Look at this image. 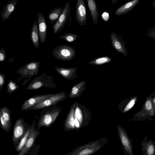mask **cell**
I'll return each mask as SVG.
<instances>
[{
	"instance_id": "cell-11",
	"label": "cell",
	"mask_w": 155,
	"mask_h": 155,
	"mask_svg": "<svg viewBox=\"0 0 155 155\" xmlns=\"http://www.w3.org/2000/svg\"><path fill=\"white\" fill-rule=\"evenodd\" d=\"M110 39L113 48L118 52L127 57V50L124 38L121 36L112 31L110 34Z\"/></svg>"
},
{
	"instance_id": "cell-22",
	"label": "cell",
	"mask_w": 155,
	"mask_h": 155,
	"mask_svg": "<svg viewBox=\"0 0 155 155\" xmlns=\"http://www.w3.org/2000/svg\"><path fill=\"white\" fill-rule=\"evenodd\" d=\"M87 2L93 23L97 25L98 21L99 13L96 2L95 0H87Z\"/></svg>"
},
{
	"instance_id": "cell-7",
	"label": "cell",
	"mask_w": 155,
	"mask_h": 155,
	"mask_svg": "<svg viewBox=\"0 0 155 155\" xmlns=\"http://www.w3.org/2000/svg\"><path fill=\"white\" fill-rule=\"evenodd\" d=\"M30 126L22 117L16 121L13 127L12 139L14 146L16 148Z\"/></svg>"
},
{
	"instance_id": "cell-8",
	"label": "cell",
	"mask_w": 155,
	"mask_h": 155,
	"mask_svg": "<svg viewBox=\"0 0 155 155\" xmlns=\"http://www.w3.org/2000/svg\"><path fill=\"white\" fill-rule=\"evenodd\" d=\"M75 104L74 117L79 122L80 129L88 125L91 120V114L84 105L78 102Z\"/></svg>"
},
{
	"instance_id": "cell-6",
	"label": "cell",
	"mask_w": 155,
	"mask_h": 155,
	"mask_svg": "<svg viewBox=\"0 0 155 155\" xmlns=\"http://www.w3.org/2000/svg\"><path fill=\"white\" fill-rule=\"evenodd\" d=\"M40 62L32 61L27 63L20 68L16 73L21 75L20 78L26 79L25 81L28 82L34 75H37L39 73Z\"/></svg>"
},
{
	"instance_id": "cell-37",
	"label": "cell",
	"mask_w": 155,
	"mask_h": 155,
	"mask_svg": "<svg viewBox=\"0 0 155 155\" xmlns=\"http://www.w3.org/2000/svg\"><path fill=\"white\" fill-rule=\"evenodd\" d=\"M153 104H155V97L153 98Z\"/></svg>"
},
{
	"instance_id": "cell-14",
	"label": "cell",
	"mask_w": 155,
	"mask_h": 155,
	"mask_svg": "<svg viewBox=\"0 0 155 155\" xmlns=\"http://www.w3.org/2000/svg\"><path fill=\"white\" fill-rule=\"evenodd\" d=\"M37 24L40 41L44 43L47 37V25L45 17L41 12L37 13Z\"/></svg>"
},
{
	"instance_id": "cell-34",
	"label": "cell",
	"mask_w": 155,
	"mask_h": 155,
	"mask_svg": "<svg viewBox=\"0 0 155 155\" xmlns=\"http://www.w3.org/2000/svg\"><path fill=\"white\" fill-rule=\"evenodd\" d=\"M144 107L146 110L150 111L151 110L152 108V104L150 99H147L146 101Z\"/></svg>"
},
{
	"instance_id": "cell-26",
	"label": "cell",
	"mask_w": 155,
	"mask_h": 155,
	"mask_svg": "<svg viewBox=\"0 0 155 155\" xmlns=\"http://www.w3.org/2000/svg\"><path fill=\"white\" fill-rule=\"evenodd\" d=\"M0 111L5 120L10 125L12 124V119L11 111L8 107L4 106L0 108Z\"/></svg>"
},
{
	"instance_id": "cell-3",
	"label": "cell",
	"mask_w": 155,
	"mask_h": 155,
	"mask_svg": "<svg viewBox=\"0 0 155 155\" xmlns=\"http://www.w3.org/2000/svg\"><path fill=\"white\" fill-rule=\"evenodd\" d=\"M42 87L50 88H56L57 87L52 77L46 73H42L33 79L25 90H35Z\"/></svg>"
},
{
	"instance_id": "cell-23",
	"label": "cell",
	"mask_w": 155,
	"mask_h": 155,
	"mask_svg": "<svg viewBox=\"0 0 155 155\" xmlns=\"http://www.w3.org/2000/svg\"><path fill=\"white\" fill-rule=\"evenodd\" d=\"M30 40L35 48L39 47V37L37 22L34 21L32 26L30 33Z\"/></svg>"
},
{
	"instance_id": "cell-13",
	"label": "cell",
	"mask_w": 155,
	"mask_h": 155,
	"mask_svg": "<svg viewBox=\"0 0 155 155\" xmlns=\"http://www.w3.org/2000/svg\"><path fill=\"white\" fill-rule=\"evenodd\" d=\"M36 122L34 120L30 127V133L27 141L22 149L19 152L18 155H25L33 145L36 138L40 133L38 128H35Z\"/></svg>"
},
{
	"instance_id": "cell-2",
	"label": "cell",
	"mask_w": 155,
	"mask_h": 155,
	"mask_svg": "<svg viewBox=\"0 0 155 155\" xmlns=\"http://www.w3.org/2000/svg\"><path fill=\"white\" fill-rule=\"evenodd\" d=\"M37 123V128L42 127H49L56 120L61 109L59 106H54L41 109Z\"/></svg>"
},
{
	"instance_id": "cell-4",
	"label": "cell",
	"mask_w": 155,
	"mask_h": 155,
	"mask_svg": "<svg viewBox=\"0 0 155 155\" xmlns=\"http://www.w3.org/2000/svg\"><path fill=\"white\" fill-rule=\"evenodd\" d=\"M53 56L56 59L62 61H70L76 55V51L72 47L66 45L57 46L52 51Z\"/></svg>"
},
{
	"instance_id": "cell-27",
	"label": "cell",
	"mask_w": 155,
	"mask_h": 155,
	"mask_svg": "<svg viewBox=\"0 0 155 155\" xmlns=\"http://www.w3.org/2000/svg\"><path fill=\"white\" fill-rule=\"evenodd\" d=\"M30 127L31 126H30L28 128L26 133L20 140L18 145L16 148V151H20L25 145L30 134Z\"/></svg>"
},
{
	"instance_id": "cell-17",
	"label": "cell",
	"mask_w": 155,
	"mask_h": 155,
	"mask_svg": "<svg viewBox=\"0 0 155 155\" xmlns=\"http://www.w3.org/2000/svg\"><path fill=\"white\" fill-rule=\"evenodd\" d=\"M56 71L66 79L71 81L77 77V68H64L54 66Z\"/></svg>"
},
{
	"instance_id": "cell-5",
	"label": "cell",
	"mask_w": 155,
	"mask_h": 155,
	"mask_svg": "<svg viewBox=\"0 0 155 155\" xmlns=\"http://www.w3.org/2000/svg\"><path fill=\"white\" fill-rule=\"evenodd\" d=\"M67 97V94L66 92L54 94L51 97L33 106L28 110H36L55 106L61 101L65 100Z\"/></svg>"
},
{
	"instance_id": "cell-28",
	"label": "cell",
	"mask_w": 155,
	"mask_h": 155,
	"mask_svg": "<svg viewBox=\"0 0 155 155\" xmlns=\"http://www.w3.org/2000/svg\"><path fill=\"white\" fill-rule=\"evenodd\" d=\"M60 37L66 41L72 42L76 41L79 37V36L76 34L66 33L64 34L61 35Z\"/></svg>"
},
{
	"instance_id": "cell-36",
	"label": "cell",
	"mask_w": 155,
	"mask_h": 155,
	"mask_svg": "<svg viewBox=\"0 0 155 155\" xmlns=\"http://www.w3.org/2000/svg\"><path fill=\"white\" fill-rule=\"evenodd\" d=\"M152 5L153 7L155 9V0L152 2Z\"/></svg>"
},
{
	"instance_id": "cell-15",
	"label": "cell",
	"mask_w": 155,
	"mask_h": 155,
	"mask_svg": "<svg viewBox=\"0 0 155 155\" xmlns=\"http://www.w3.org/2000/svg\"><path fill=\"white\" fill-rule=\"evenodd\" d=\"M54 94H39L32 97L24 101L22 105L21 109L22 111H28L33 106L40 102L44 100L53 95Z\"/></svg>"
},
{
	"instance_id": "cell-1",
	"label": "cell",
	"mask_w": 155,
	"mask_h": 155,
	"mask_svg": "<svg viewBox=\"0 0 155 155\" xmlns=\"http://www.w3.org/2000/svg\"><path fill=\"white\" fill-rule=\"evenodd\" d=\"M108 139L102 138L94 141H90L76 147L65 155H92L108 143Z\"/></svg>"
},
{
	"instance_id": "cell-21",
	"label": "cell",
	"mask_w": 155,
	"mask_h": 155,
	"mask_svg": "<svg viewBox=\"0 0 155 155\" xmlns=\"http://www.w3.org/2000/svg\"><path fill=\"white\" fill-rule=\"evenodd\" d=\"M86 82L82 81L74 85L72 88L68 96L72 99L79 97L85 89Z\"/></svg>"
},
{
	"instance_id": "cell-20",
	"label": "cell",
	"mask_w": 155,
	"mask_h": 155,
	"mask_svg": "<svg viewBox=\"0 0 155 155\" xmlns=\"http://www.w3.org/2000/svg\"><path fill=\"white\" fill-rule=\"evenodd\" d=\"M139 1L140 0H133L122 5L116 10L115 15L118 16L126 14L133 10Z\"/></svg>"
},
{
	"instance_id": "cell-16",
	"label": "cell",
	"mask_w": 155,
	"mask_h": 155,
	"mask_svg": "<svg viewBox=\"0 0 155 155\" xmlns=\"http://www.w3.org/2000/svg\"><path fill=\"white\" fill-rule=\"evenodd\" d=\"M75 103L70 107L69 112L64 123V129L65 131L76 130L75 125Z\"/></svg>"
},
{
	"instance_id": "cell-24",
	"label": "cell",
	"mask_w": 155,
	"mask_h": 155,
	"mask_svg": "<svg viewBox=\"0 0 155 155\" xmlns=\"http://www.w3.org/2000/svg\"><path fill=\"white\" fill-rule=\"evenodd\" d=\"M64 8L59 7L51 10L48 14V18L51 25H53L58 21L62 14Z\"/></svg>"
},
{
	"instance_id": "cell-35",
	"label": "cell",
	"mask_w": 155,
	"mask_h": 155,
	"mask_svg": "<svg viewBox=\"0 0 155 155\" xmlns=\"http://www.w3.org/2000/svg\"><path fill=\"white\" fill-rule=\"evenodd\" d=\"M5 74L0 73V91L3 87L5 82Z\"/></svg>"
},
{
	"instance_id": "cell-30",
	"label": "cell",
	"mask_w": 155,
	"mask_h": 155,
	"mask_svg": "<svg viewBox=\"0 0 155 155\" xmlns=\"http://www.w3.org/2000/svg\"><path fill=\"white\" fill-rule=\"evenodd\" d=\"M0 118L1 124L2 129L5 131L9 132L12 125L5 120L1 111H0Z\"/></svg>"
},
{
	"instance_id": "cell-32",
	"label": "cell",
	"mask_w": 155,
	"mask_h": 155,
	"mask_svg": "<svg viewBox=\"0 0 155 155\" xmlns=\"http://www.w3.org/2000/svg\"><path fill=\"white\" fill-rule=\"evenodd\" d=\"M147 35L151 38L155 39V26L152 27L148 29Z\"/></svg>"
},
{
	"instance_id": "cell-25",
	"label": "cell",
	"mask_w": 155,
	"mask_h": 155,
	"mask_svg": "<svg viewBox=\"0 0 155 155\" xmlns=\"http://www.w3.org/2000/svg\"><path fill=\"white\" fill-rule=\"evenodd\" d=\"M111 59L107 56H103L96 58L88 62L89 64L93 65H99L110 62Z\"/></svg>"
},
{
	"instance_id": "cell-33",
	"label": "cell",
	"mask_w": 155,
	"mask_h": 155,
	"mask_svg": "<svg viewBox=\"0 0 155 155\" xmlns=\"http://www.w3.org/2000/svg\"><path fill=\"white\" fill-rule=\"evenodd\" d=\"M6 59V51L5 48L0 49V61L3 62Z\"/></svg>"
},
{
	"instance_id": "cell-31",
	"label": "cell",
	"mask_w": 155,
	"mask_h": 155,
	"mask_svg": "<svg viewBox=\"0 0 155 155\" xmlns=\"http://www.w3.org/2000/svg\"><path fill=\"white\" fill-rule=\"evenodd\" d=\"M137 99L136 97H134L131 98L124 107L123 112L125 113L135 105Z\"/></svg>"
},
{
	"instance_id": "cell-18",
	"label": "cell",
	"mask_w": 155,
	"mask_h": 155,
	"mask_svg": "<svg viewBox=\"0 0 155 155\" xmlns=\"http://www.w3.org/2000/svg\"><path fill=\"white\" fill-rule=\"evenodd\" d=\"M141 146L143 155H155V143L153 140L145 136Z\"/></svg>"
},
{
	"instance_id": "cell-19",
	"label": "cell",
	"mask_w": 155,
	"mask_h": 155,
	"mask_svg": "<svg viewBox=\"0 0 155 155\" xmlns=\"http://www.w3.org/2000/svg\"><path fill=\"white\" fill-rule=\"evenodd\" d=\"M19 0L9 1L3 8V10L1 13L2 21H3L7 19L14 10L16 4Z\"/></svg>"
},
{
	"instance_id": "cell-10",
	"label": "cell",
	"mask_w": 155,
	"mask_h": 155,
	"mask_svg": "<svg viewBox=\"0 0 155 155\" xmlns=\"http://www.w3.org/2000/svg\"><path fill=\"white\" fill-rule=\"evenodd\" d=\"M71 7L69 2H67L64 8L63 11L57 21L53 25V32L57 34L63 29L71 14Z\"/></svg>"
},
{
	"instance_id": "cell-29",
	"label": "cell",
	"mask_w": 155,
	"mask_h": 155,
	"mask_svg": "<svg viewBox=\"0 0 155 155\" xmlns=\"http://www.w3.org/2000/svg\"><path fill=\"white\" fill-rule=\"evenodd\" d=\"M20 86L13 80L10 79L8 80L7 84V91L8 94H11L18 89Z\"/></svg>"
},
{
	"instance_id": "cell-12",
	"label": "cell",
	"mask_w": 155,
	"mask_h": 155,
	"mask_svg": "<svg viewBox=\"0 0 155 155\" xmlns=\"http://www.w3.org/2000/svg\"><path fill=\"white\" fill-rule=\"evenodd\" d=\"M75 18L78 23L80 25H86L87 13L84 0H78L76 4Z\"/></svg>"
},
{
	"instance_id": "cell-9",
	"label": "cell",
	"mask_w": 155,
	"mask_h": 155,
	"mask_svg": "<svg viewBox=\"0 0 155 155\" xmlns=\"http://www.w3.org/2000/svg\"><path fill=\"white\" fill-rule=\"evenodd\" d=\"M118 137L122 148L124 151V155H133L132 145L133 140L130 139L126 131L122 127L118 125L117 126Z\"/></svg>"
}]
</instances>
